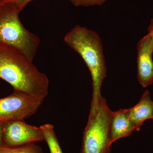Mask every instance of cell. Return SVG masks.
<instances>
[{"label": "cell", "mask_w": 153, "mask_h": 153, "mask_svg": "<svg viewBox=\"0 0 153 153\" xmlns=\"http://www.w3.org/2000/svg\"><path fill=\"white\" fill-rule=\"evenodd\" d=\"M0 79L21 91L44 99L49 92V80L33 60L12 46L0 43Z\"/></svg>", "instance_id": "1"}, {"label": "cell", "mask_w": 153, "mask_h": 153, "mask_svg": "<svg viewBox=\"0 0 153 153\" xmlns=\"http://www.w3.org/2000/svg\"><path fill=\"white\" fill-rule=\"evenodd\" d=\"M8 1L16 4L22 10L27 4L33 0H8Z\"/></svg>", "instance_id": "13"}, {"label": "cell", "mask_w": 153, "mask_h": 153, "mask_svg": "<svg viewBox=\"0 0 153 153\" xmlns=\"http://www.w3.org/2000/svg\"><path fill=\"white\" fill-rule=\"evenodd\" d=\"M134 131L135 126L129 116L127 109L113 112L110 131L111 144L121 138L129 136Z\"/></svg>", "instance_id": "8"}, {"label": "cell", "mask_w": 153, "mask_h": 153, "mask_svg": "<svg viewBox=\"0 0 153 153\" xmlns=\"http://www.w3.org/2000/svg\"><path fill=\"white\" fill-rule=\"evenodd\" d=\"M137 49V77L142 86L147 87L153 83V50L151 38L148 34L139 41Z\"/></svg>", "instance_id": "7"}, {"label": "cell", "mask_w": 153, "mask_h": 153, "mask_svg": "<svg viewBox=\"0 0 153 153\" xmlns=\"http://www.w3.org/2000/svg\"><path fill=\"white\" fill-rule=\"evenodd\" d=\"M127 109L129 116L135 126L136 131H139L145 120H153V101L149 91H145L136 105Z\"/></svg>", "instance_id": "9"}, {"label": "cell", "mask_w": 153, "mask_h": 153, "mask_svg": "<svg viewBox=\"0 0 153 153\" xmlns=\"http://www.w3.org/2000/svg\"><path fill=\"white\" fill-rule=\"evenodd\" d=\"M22 11L15 3L0 0V43L17 48L33 60L41 41L22 25L19 18Z\"/></svg>", "instance_id": "3"}, {"label": "cell", "mask_w": 153, "mask_h": 153, "mask_svg": "<svg viewBox=\"0 0 153 153\" xmlns=\"http://www.w3.org/2000/svg\"><path fill=\"white\" fill-rule=\"evenodd\" d=\"M113 112L103 97L98 106L90 111L83 131L80 153H110L112 144L110 131Z\"/></svg>", "instance_id": "4"}, {"label": "cell", "mask_w": 153, "mask_h": 153, "mask_svg": "<svg viewBox=\"0 0 153 153\" xmlns=\"http://www.w3.org/2000/svg\"><path fill=\"white\" fill-rule=\"evenodd\" d=\"M43 140L44 136L40 127L28 124L24 120L3 123V144L17 146Z\"/></svg>", "instance_id": "6"}, {"label": "cell", "mask_w": 153, "mask_h": 153, "mask_svg": "<svg viewBox=\"0 0 153 153\" xmlns=\"http://www.w3.org/2000/svg\"><path fill=\"white\" fill-rule=\"evenodd\" d=\"M44 140L47 143L50 153H63L51 124L46 123L40 126Z\"/></svg>", "instance_id": "10"}, {"label": "cell", "mask_w": 153, "mask_h": 153, "mask_svg": "<svg viewBox=\"0 0 153 153\" xmlns=\"http://www.w3.org/2000/svg\"><path fill=\"white\" fill-rule=\"evenodd\" d=\"M0 153H44L40 146L35 143L17 146L0 145Z\"/></svg>", "instance_id": "11"}, {"label": "cell", "mask_w": 153, "mask_h": 153, "mask_svg": "<svg viewBox=\"0 0 153 153\" xmlns=\"http://www.w3.org/2000/svg\"><path fill=\"white\" fill-rule=\"evenodd\" d=\"M64 41L79 54L90 71L92 86L90 110H93L102 97L101 86L107 74L101 39L96 32L76 25L66 34Z\"/></svg>", "instance_id": "2"}, {"label": "cell", "mask_w": 153, "mask_h": 153, "mask_svg": "<svg viewBox=\"0 0 153 153\" xmlns=\"http://www.w3.org/2000/svg\"><path fill=\"white\" fill-rule=\"evenodd\" d=\"M3 123H0V145L3 144Z\"/></svg>", "instance_id": "15"}, {"label": "cell", "mask_w": 153, "mask_h": 153, "mask_svg": "<svg viewBox=\"0 0 153 153\" xmlns=\"http://www.w3.org/2000/svg\"><path fill=\"white\" fill-rule=\"evenodd\" d=\"M148 35L149 36L151 40V45H152V49L153 50V18L151 20L150 24L148 27Z\"/></svg>", "instance_id": "14"}, {"label": "cell", "mask_w": 153, "mask_h": 153, "mask_svg": "<svg viewBox=\"0 0 153 153\" xmlns=\"http://www.w3.org/2000/svg\"><path fill=\"white\" fill-rule=\"evenodd\" d=\"M44 99L14 91L12 94L0 98V123L24 120L35 114Z\"/></svg>", "instance_id": "5"}, {"label": "cell", "mask_w": 153, "mask_h": 153, "mask_svg": "<svg viewBox=\"0 0 153 153\" xmlns=\"http://www.w3.org/2000/svg\"><path fill=\"white\" fill-rule=\"evenodd\" d=\"M75 7L101 6L108 0H68Z\"/></svg>", "instance_id": "12"}]
</instances>
